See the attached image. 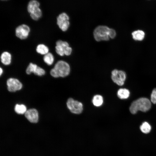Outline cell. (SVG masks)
Listing matches in <instances>:
<instances>
[{
    "mask_svg": "<svg viewBox=\"0 0 156 156\" xmlns=\"http://www.w3.org/2000/svg\"><path fill=\"white\" fill-rule=\"evenodd\" d=\"M93 35L95 40L99 42L107 41L110 38L113 39L116 35L115 31L107 26L100 25L96 27L93 32Z\"/></svg>",
    "mask_w": 156,
    "mask_h": 156,
    "instance_id": "6da1fadb",
    "label": "cell"
},
{
    "mask_svg": "<svg viewBox=\"0 0 156 156\" xmlns=\"http://www.w3.org/2000/svg\"><path fill=\"white\" fill-rule=\"evenodd\" d=\"M151 101L146 98H139L133 101L129 107V110L133 114H135L138 111L146 112L151 108Z\"/></svg>",
    "mask_w": 156,
    "mask_h": 156,
    "instance_id": "7a4b0ae2",
    "label": "cell"
},
{
    "mask_svg": "<svg viewBox=\"0 0 156 156\" xmlns=\"http://www.w3.org/2000/svg\"><path fill=\"white\" fill-rule=\"evenodd\" d=\"M70 67L69 64L63 60H59L55 64L54 67L50 71L51 75L53 77L57 78L64 77L70 73Z\"/></svg>",
    "mask_w": 156,
    "mask_h": 156,
    "instance_id": "3957f363",
    "label": "cell"
},
{
    "mask_svg": "<svg viewBox=\"0 0 156 156\" xmlns=\"http://www.w3.org/2000/svg\"><path fill=\"white\" fill-rule=\"evenodd\" d=\"M55 49L57 53L61 56L64 55L69 56L72 53V49L68 43L67 42L61 40L56 42Z\"/></svg>",
    "mask_w": 156,
    "mask_h": 156,
    "instance_id": "277c9868",
    "label": "cell"
},
{
    "mask_svg": "<svg viewBox=\"0 0 156 156\" xmlns=\"http://www.w3.org/2000/svg\"><path fill=\"white\" fill-rule=\"evenodd\" d=\"M66 105L68 109L73 114H79L83 111V106L82 103L72 98L68 99Z\"/></svg>",
    "mask_w": 156,
    "mask_h": 156,
    "instance_id": "5b68a950",
    "label": "cell"
},
{
    "mask_svg": "<svg viewBox=\"0 0 156 156\" xmlns=\"http://www.w3.org/2000/svg\"><path fill=\"white\" fill-rule=\"evenodd\" d=\"M111 75V79L114 83L119 86L124 85L126 78L124 71L115 69L112 71Z\"/></svg>",
    "mask_w": 156,
    "mask_h": 156,
    "instance_id": "8992f818",
    "label": "cell"
},
{
    "mask_svg": "<svg viewBox=\"0 0 156 156\" xmlns=\"http://www.w3.org/2000/svg\"><path fill=\"white\" fill-rule=\"evenodd\" d=\"M69 18L67 14L65 12L60 14L57 18V24L62 31L67 30L70 25Z\"/></svg>",
    "mask_w": 156,
    "mask_h": 156,
    "instance_id": "52a82bcc",
    "label": "cell"
},
{
    "mask_svg": "<svg viewBox=\"0 0 156 156\" xmlns=\"http://www.w3.org/2000/svg\"><path fill=\"white\" fill-rule=\"evenodd\" d=\"M30 31L29 27L25 24L20 25L17 27L15 30L16 36L21 40L27 38Z\"/></svg>",
    "mask_w": 156,
    "mask_h": 156,
    "instance_id": "ba28073f",
    "label": "cell"
},
{
    "mask_svg": "<svg viewBox=\"0 0 156 156\" xmlns=\"http://www.w3.org/2000/svg\"><path fill=\"white\" fill-rule=\"evenodd\" d=\"M8 90L11 92H14L21 89L22 85L17 79L14 78H10L7 81Z\"/></svg>",
    "mask_w": 156,
    "mask_h": 156,
    "instance_id": "9c48e42d",
    "label": "cell"
},
{
    "mask_svg": "<svg viewBox=\"0 0 156 156\" xmlns=\"http://www.w3.org/2000/svg\"><path fill=\"white\" fill-rule=\"evenodd\" d=\"M25 116L27 119L31 123H36L38 121V113L35 109H30L27 110L25 113Z\"/></svg>",
    "mask_w": 156,
    "mask_h": 156,
    "instance_id": "30bf717a",
    "label": "cell"
},
{
    "mask_svg": "<svg viewBox=\"0 0 156 156\" xmlns=\"http://www.w3.org/2000/svg\"><path fill=\"white\" fill-rule=\"evenodd\" d=\"M12 59L11 54L8 51H4L1 54V61L2 63L4 65H8L10 64L11 63Z\"/></svg>",
    "mask_w": 156,
    "mask_h": 156,
    "instance_id": "8fae6325",
    "label": "cell"
},
{
    "mask_svg": "<svg viewBox=\"0 0 156 156\" xmlns=\"http://www.w3.org/2000/svg\"><path fill=\"white\" fill-rule=\"evenodd\" d=\"M40 3L36 0H31L29 1L27 5V9L30 14L39 8Z\"/></svg>",
    "mask_w": 156,
    "mask_h": 156,
    "instance_id": "7c38bea8",
    "label": "cell"
},
{
    "mask_svg": "<svg viewBox=\"0 0 156 156\" xmlns=\"http://www.w3.org/2000/svg\"><path fill=\"white\" fill-rule=\"evenodd\" d=\"M133 39L136 41H142L144 38L145 33L141 30H138L133 31L131 34Z\"/></svg>",
    "mask_w": 156,
    "mask_h": 156,
    "instance_id": "4fadbf2b",
    "label": "cell"
},
{
    "mask_svg": "<svg viewBox=\"0 0 156 156\" xmlns=\"http://www.w3.org/2000/svg\"><path fill=\"white\" fill-rule=\"evenodd\" d=\"M130 94L129 91L126 88H120L118 90L117 92L118 97L122 99H127L129 97Z\"/></svg>",
    "mask_w": 156,
    "mask_h": 156,
    "instance_id": "5bb4252c",
    "label": "cell"
},
{
    "mask_svg": "<svg viewBox=\"0 0 156 156\" xmlns=\"http://www.w3.org/2000/svg\"><path fill=\"white\" fill-rule=\"evenodd\" d=\"M36 52L42 55H45L49 52V49L45 45L40 44H38L36 48Z\"/></svg>",
    "mask_w": 156,
    "mask_h": 156,
    "instance_id": "9a60e30c",
    "label": "cell"
},
{
    "mask_svg": "<svg viewBox=\"0 0 156 156\" xmlns=\"http://www.w3.org/2000/svg\"><path fill=\"white\" fill-rule=\"evenodd\" d=\"M103 102V99L102 96L96 94L94 95L92 99V103L93 105L96 107L101 106Z\"/></svg>",
    "mask_w": 156,
    "mask_h": 156,
    "instance_id": "2e32d148",
    "label": "cell"
},
{
    "mask_svg": "<svg viewBox=\"0 0 156 156\" xmlns=\"http://www.w3.org/2000/svg\"><path fill=\"white\" fill-rule=\"evenodd\" d=\"M44 62L47 65L50 66L52 65L54 61V57L53 54L50 52L44 55L43 57Z\"/></svg>",
    "mask_w": 156,
    "mask_h": 156,
    "instance_id": "e0dca14e",
    "label": "cell"
},
{
    "mask_svg": "<svg viewBox=\"0 0 156 156\" xmlns=\"http://www.w3.org/2000/svg\"><path fill=\"white\" fill-rule=\"evenodd\" d=\"M151 129V125L146 122H144L140 127L141 131L145 134L149 133L150 132Z\"/></svg>",
    "mask_w": 156,
    "mask_h": 156,
    "instance_id": "ac0fdd59",
    "label": "cell"
},
{
    "mask_svg": "<svg viewBox=\"0 0 156 156\" xmlns=\"http://www.w3.org/2000/svg\"><path fill=\"white\" fill-rule=\"evenodd\" d=\"M30 14V17L32 19L35 21H37L41 17L42 12L39 8Z\"/></svg>",
    "mask_w": 156,
    "mask_h": 156,
    "instance_id": "d6986e66",
    "label": "cell"
},
{
    "mask_svg": "<svg viewBox=\"0 0 156 156\" xmlns=\"http://www.w3.org/2000/svg\"><path fill=\"white\" fill-rule=\"evenodd\" d=\"M14 110L16 113L19 114H25L27 111L26 106L23 104H16Z\"/></svg>",
    "mask_w": 156,
    "mask_h": 156,
    "instance_id": "ffe728a7",
    "label": "cell"
},
{
    "mask_svg": "<svg viewBox=\"0 0 156 156\" xmlns=\"http://www.w3.org/2000/svg\"><path fill=\"white\" fill-rule=\"evenodd\" d=\"M38 65L33 63H30L27 66L26 70L27 74L29 75L31 73H34L35 72Z\"/></svg>",
    "mask_w": 156,
    "mask_h": 156,
    "instance_id": "44dd1931",
    "label": "cell"
},
{
    "mask_svg": "<svg viewBox=\"0 0 156 156\" xmlns=\"http://www.w3.org/2000/svg\"><path fill=\"white\" fill-rule=\"evenodd\" d=\"M45 73L44 70L42 68L38 66L34 74L38 76H42L44 75Z\"/></svg>",
    "mask_w": 156,
    "mask_h": 156,
    "instance_id": "7402d4cb",
    "label": "cell"
},
{
    "mask_svg": "<svg viewBox=\"0 0 156 156\" xmlns=\"http://www.w3.org/2000/svg\"><path fill=\"white\" fill-rule=\"evenodd\" d=\"M151 101L154 104H156V88H154L151 96Z\"/></svg>",
    "mask_w": 156,
    "mask_h": 156,
    "instance_id": "603a6c76",
    "label": "cell"
},
{
    "mask_svg": "<svg viewBox=\"0 0 156 156\" xmlns=\"http://www.w3.org/2000/svg\"><path fill=\"white\" fill-rule=\"evenodd\" d=\"M0 76H1L2 75V74L3 73V69L1 67L0 68Z\"/></svg>",
    "mask_w": 156,
    "mask_h": 156,
    "instance_id": "cb8c5ba5",
    "label": "cell"
},
{
    "mask_svg": "<svg viewBox=\"0 0 156 156\" xmlns=\"http://www.w3.org/2000/svg\"><path fill=\"white\" fill-rule=\"evenodd\" d=\"M1 0L4 1V0Z\"/></svg>",
    "mask_w": 156,
    "mask_h": 156,
    "instance_id": "d4e9b609",
    "label": "cell"
}]
</instances>
